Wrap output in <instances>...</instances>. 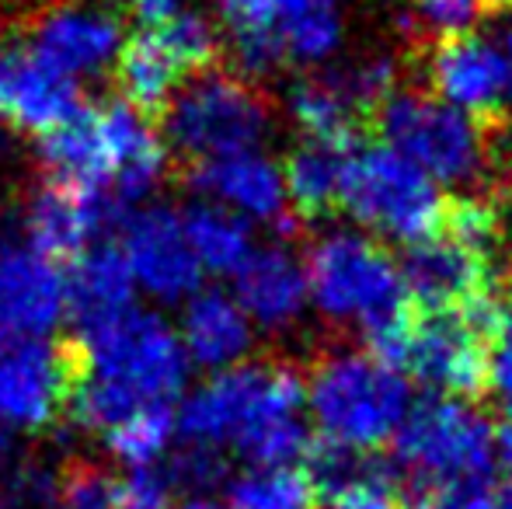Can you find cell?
Listing matches in <instances>:
<instances>
[{
    "instance_id": "1",
    "label": "cell",
    "mask_w": 512,
    "mask_h": 509,
    "mask_svg": "<svg viewBox=\"0 0 512 509\" xmlns=\"http://www.w3.org/2000/svg\"><path fill=\"white\" fill-rule=\"evenodd\" d=\"M307 384L290 363H237L203 381L178 408L185 443L234 447L251 468H290L310 450Z\"/></svg>"
},
{
    "instance_id": "2",
    "label": "cell",
    "mask_w": 512,
    "mask_h": 509,
    "mask_svg": "<svg viewBox=\"0 0 512 509\" xmlns=\"http://www.w3.org/2000/svg\"><path fill=\"white\" fill-rule=\"evenodd\" d=\"M84 353L81 377L67 401V419L84 433H108L129 412L157 401H175L189 381V356L178 332L154 311H133L91 339H77Z\"/></svg>"
},
{
    "instance_id": "3",
    "label": "cell",
    "mask_w": 512,
    "mask_h": 509,
    "mask_svg": "<svg viewBox=\"0 0 512 509\" xmlns=\"http://www.w3.org/2000/svg\"><path fill=\"white\" fill-rule=\"evenodd\" d=\"M310 304L324 321L356 328L377 360L398 367L411 332L401 269L384 245L356 231H331L307 252Z\"/></svg>"
},
{
    "instance_id": "4",
    "label": "cell",
    "mask_w": 512,
    "mask_h": 509,
    "mask_svg": "<svg viewBox=\"0 0 512 509\" xmlns=\"http://www.w3.org/2000/svg\"><path fill=\"white\" fill-rule=\"evenodd\" d=\"M307 408L324 443L377 454L411 408L408 381L373 353H331L307 381Z\"/></svg>"
},
{
    "instance_id": "5",
    "label": "cell",
    "mask_w": 512,
    "mask_h": 509,
    "mask_svg": "<svg viewBox=\"0 0 512 509\" xmlns=\"http://www.w3.org/2000/svg\"><path fill=\"white\" fill-rule=\"evenodd\" d=\"M227 28L234 70L269 77L283 67H317L342 46V0H213Z\"/></svg>"
},
{
    "instance_id": "6",
    "label": "cell",
    "mask_w": 512,
    "mask_h": 509,
    "mask_svg": "<svg viewBox=\"0 0 512 509\" xmlns=\"http://www.w3.org/2000/svg\"><path fill=\"white\" fill-rule=\"evenodd\" d=\"M272 129V109L262 91L241 74L203 70L164 109V140L189 164L255 150Z\"/></svg>"
},
{
    "instance_id": "7",
    "label": "cell",
    "mask_w": 512,
    "mask_h": 509,
    "mask_svg": "<svg viewBox=\"0 0 512 509\" xmlns=\"http://www.w3.org/2000/svg\"><path fill=\"white\" fill-rule=\"evenodd\" d=\"M380 136L436 185H471L488 168L485 123L432 91L398 88L377 116Z\"/></svg>"
},
{
    "instance_id": "8",
    "label": "cell",
    "mask_w": 512,
    "mask_h": 509,
    "mask_svg": "<svg viewBox=\"0 0 512 509\" xmlns=\"http://www.w3.org/2000/svg\"><path fill=\"white\" fill-rule=\"evenodd\" d=\"M394 468L415 485L488 482L495 468V426L481 408L460 398H425L408 408L391 440Z\"/></svg>"
},
{
    "instance_id": "9",
    "label": "cell",
    "mask_w": 512,
    "mask_h": 509,
    "mask_svg": "<svg viewBox=\"0 0 512 509\" xmlns=\"http://www.w3.org/2000/svg\"><path fill=\"white\" fill-rule=\"evenodd\" d=\"M443 203L439 185L387 143L349 154L342 210L373 234L415 245L439 227Z\"/></svg>"
},
{
    "instance_id": "10",
    "label": "cell",
    "mask_w": 512,
    "mask_h": 509,
    "mask_svg": "<svg viewBox=\"0 0 512 509\" xmlns=\"http://www.w3.org/2000/svg\"><path fill=\"white\" fill-rule=\"evenodd\" d=\"M398 91V63L391 56L335 63L300 77L290 88L286 109L307 133V140L352 147L366 116H377L380 105Z\"/></svg>"
},
{
    "instance_id": "11",
    "label": "cell",
    "mask_w": 512,
    "mask_h": 509,
    "mask_svg": "<svg viewBox=\"0 0 512 509\" xmlns=\"http://www.w3.org/2000/svg\"><path fill=\"white\" fill-rule=\"evenodd\" d=\"M84 353L46 335H0V419L11 429L42 433L67 415Z\"/></svg>"
},
{
    "instance_id": "12",
    "label": "cell",
    "mask_w": 512,
    "mask_h": 509,
    "mask_svg": "<svg viewBox=\"0 0 512 509\" xmlns=\"http://www.w3.org/2000/svg\"><path fill=\"white\" fill-rule=\"evenodd\" d=\"M488 346L460 311H425V318H411L398 367L443 398L471 401L488 391Z\"/></svg>"
},
{
    "instance_id": "13",
    "label": "cell",
    "mask_w": 512,
    "mask_h": 509,
    "mask_svg": "<svg viewBox=\"0 0 512 509\" xmlns=\"http://www.w3.org/2000/svg\"><path fill=\"white\" fill-rule=\"evenodd\" d=\"M67 314V272L21 234L0 224V335H49Z\"/></svg>"
},
{
    "instance_id": "14",
    "label": "cell",
    "mask_w": 512,
    "mask_h": 509,
    "mask_svg": "<svg viewBox=\"0 0 512 509\" xmlns=\"http://www.w3.org/2000/svg\"><path fill=\"white\" fill-rule=\"evenodd\" d=\"M122 206L105 189H81L46 178L28 192L21 206V234L49 258L74 262L91 245H102L105 231L119 224Z\"/></svg>"
},
{
    "instance_id": "15",
    "label": "cell",
    "mask_w": 512,
    "mask_h": 509,
    "mask_svg": "<svg viewBox=\"0 0 512 509\" xmlns=\"http://www.w3.org/2000/svg\"><path fill=\"white\" fill-rule=\"evenodd\" d=\"M122 255L133 283L161 304H182L203 283V265L185 238L182 213L171 206H147L122 220Z\"/></svg>"
},
{
    "instance_id": "16",
    "label": "cell",
    "mask_w": 512,
    "mask_h": 509,
    "mask_svg": "<svg viewBox=\"0 0 512 509\" xmlns=\"http://www.w3.org/2000/svg\"><path fill=\"white\" fill-rule=\"evenodd\" d=\"M25 49L74 81L102 77L122 49V18L102 4L60 0L32 18Z\"/></svg>"
},
{
    "instance_id": "17",
    "label": "cell",
    "mask_w": 512,
    "mask_h": 509,
    "mask_svg": "<svg viewBox=\"0 0 512 509\" xmlns=\"http://www.w3.org/2000/svg\"><path fill=\"white\" fill-rule=\"evenodd\" d=\"M185 182L199 196V203L223 206L248 224L251 220L272 224L279 234L293 231L283 168L262 150H241V154L213 157V161H196L189 164Z\"/></svg>"
},
{
    "instance_id": "18",
    "label": "cell",
    "mask_w": 512,
    "mask_h": 509,
    "mask_svg": "<svg viewBox=\"0 0 512 509\" xmlns=\"http://www.w3.org/2000/svg\"><path fill=\"white\" fill-rule=\"evenodd\" d=\"M429 88L446 105L474 119H495L512 102V70L495 42L481 35H453L429 49Z\"/></svg>"
},
{
    "instance_id": "19",
    "label": "cell",
    "mask_w": 512,
    "mask_h": 509,
    "mask_svg": "<svg viewBox=\"0 0 512 509\" xmlns=\"http://www.w3.org/2000/svg\"><path fill=\"white\" fill-rule=\"evenodd\" d=\"M398 269L405 293L425 311H464L474 300L499 293L495 258L471 252L443 231H432L429 238L408 245Z\"/></svg>"
},
{
    "instance_id": "20",
    "label": "cell",
    "mask_w": 512,
    "mask_h": 509,
    "mask_svg": "<svg viewBox=\"0 0 512 509\" xmlns=\"http://www.w3.org/2000/svg\"><path fill=\"white\" fill-rule=\"evenodd\" d=\"M84 109L81 84L42 63L25 46L14 49L0 63V116L18 133L46 136Z\"/></svg>"
},
{
    "instance_id": "21",
    "label": "cell",
    "mask_w": 512,
    "mask_h": 509,
    "mask_svg": "<svg viewBox=\"0 0 512 509\" xmlns=\"http://www.w3.org/2000/svg\"><path fill=\"white\" fill-rule=\"evenodd\" d=\"M98 119L108 150V192L119 206L140 203L161 185L168 171V147L150 126V116L122 98L98 105Z\"/></svg>"
},
{
    "instance_id": "22",
    "label": "cell",
    "mask_w": 512,
    "mask_h": 509,
    "mask_svg": "<svg viewBox=\"0 0 512 509\" xmlns=\"http://www.w3.org/2000/svg\"><path fill=\"white\" fill-rule=\"evenodd\" d=\"M307 475L321 509H405L398 468L377 454H359L335 443H310Z\"/></svg>"
},
{
    "instance_id": "23",
    "label": "cell",
    "mask_w": 512,
    "mask_h": 509,
    "mask_svg": "<svg viewBox=\"0 0 512 509\" xmlns=\"http://www.w3.org/2000/svg\"><path fill=\"white\" fill-rule=\"evenodd\" d=\"M234 300L251 325L265 332H290L310 304L307 269L286 245H265L234 272Z\"/></svg>"
},
{
    "instance_id": "24",
    "label": "cell",
    "mask_w": 512,
    "mask_h": 509,
    "mask_svg": "<svg viewBox=\"0 0 512 509\" xmlns=\"http://www.w3.org/2000/svg\"><path fill=\"white\" fill-rule=\"evenodd\" d=\"M136 283L119 245H91L70 262L67 272V314L77 325V339L105 332L133 311Z\"/></svg>"
},
{
    "instance_id": "25",
    "label": "cell",
    "mask_w": 512,
    "mask_h": 509,
    "mask_svg": "<svg viewBox=\"0 0 512 509\" xmlns=\"http://www.w3.org/2000/svg\"><path fill=\"white\" fill-rule=\"evenodd\" d=\"M178 339H182L189 363L209 374H220V370L244 363V356L255 346V325L230 293L199 290L185 300Z\"/></svg>"
},
{
    "instance_id": "26",
    "label": "cell",
    "mask_w": 512,
    "mask_h": 509,
    "mask_svg": "<svg viewBox=\"0 0 512 509\" xmlns=\"http://www.w3.org/2000/svg\"><path fill=\"white\" fill-rule=\"evenodd\" d=\"M185 81L182 63L171 56L164 39L154 28H143L129 42H122L115 56V84L122 91V102H129L143 116L164 112L178 95Z\"/></svg>"
},
{
    "instance_id": "27",
    "label": "cell",
    "mask_w": 512,
    "mask_h": 509,
    "mask_svg": "<svg viewBox=\"0 0 512 509\" xmlns=\"http://www.w3.org/2000/svg\"><path fill=\"white\" fill-rule=\"evenodd\" d=\"M39 157L46 164L49 178L81 189H105L108 192V150L98 105H84L74 119L56 126L39 140ZM112 196V192H108Z\"/></svg>"
},
{
    "instance_id": "28",
    "label": "cell",
    "mask_w": 512,
    "mask_h": 509,
    "mask_svg": "<svg viewBox=\"0 0 512 509\" xmlns=\"http://www.w3.org/2000/svg\"><path fill=\"white\" fill-rule=\"evenodd\" d=\"M352 147L307 140L283 164L286 199L304 220H321L342 206L345 171H349Z\"/></svg>"
},
{
    "instance_id": "29",
    "label": "cell",
    "mask_w": 512,
    "mask_h": 509,
    "mask_svg": "<svg viewBox=\"0 0 512 509\" xmlns=\"http://www.w3.org/2000/svg\"><path fill=\"white\" fill-rule=\"evenodd\" d=\"M182 224H185V238H189L203 272L234 276V272L248 262V255L255 252L248 220L223 210V206H213V203L189 206V210L182 213Z\"/></svg>"
},
{
    "instance_id": "30",
    "label": "cell",
    "mask_w": 512,
    "mask_h": 509,
    "mask_svg": "<svg viewBox=\"0 0 512 509\" xmlns=\"http://www.w3.org/2000/svg\"><path fill=\"white\" fill-rule=\"evenodd\" d=\"M175 436H178L175 405L157 401V405H143L136 412H129L126 419L108 429L102 440L112 450V457H119L129 468H154V461L168 457Z\"/></svg>"
},
{
    "instance_id": "31",
    "label": "cell",
    "mask_w": 512,
    "mask_h": 509,
    "mask_svg": "<svg viewBox=\"0 0 512 509\" xmlns=\"http://www.w3.org/2000/svg\"><path fill=\"white\" fill-rule=\"evenodd\" d=\"M227 509H317V492L297 464L248 468L227 478Z\"/></svg>"
},
{
    "instance_id": "32",
    "label": "cell",
    "mask_w": 512,
    "mask_h": 509,
    "mask_svg": "<svg viewBox=\"0 0 512 509\" xmlns=\"http://www.w3.org/2000/svg\"><path fill=\"white\" fill-rule=\"evenodd\" d=\"M436 231L450 234L471 252L485 258H499L502 234H506V220H502V206L485 196H460L446 199L443 217H439Z\"/></svg>"
},
{
    "instance_id": "33",
    "label": "cell",
    "mask_w": 512,
    "mask_h": 509,
    "mask_svg": "<svg viewBox=\"0 0 512 509\" xmlns=\"http://www.w3.org/2000/svg\"><path fill=\"white\" fill-rule=\"evenodd\" d=\"M164 39V46L171 49L178 63H182L185 74H203L213 70V60L220 53V32L206 14L196 11H182L178 18H171L168 25L154 28Z\"/></svg>"
},
{
    "instance_id": "34",
    "label": "cell",
    "mask_w": 512,
    "mask_h": 509,
    "mask_svg": "<svg viewBox=\"0 0 512 509\" xmlns=\"http://www.w3.org/2000/svg\"><path fill=\"white\" fill-rule=\"evenodd\" d=\"M164 478L175 492L189 499H203L213 489L227 482V457L216 447H203V443H185L182 450L168 457L164 464Z\"/></svg>"
},
{
    "instance_id": "35",
    "label": "cell",
    "mask_w": 512,
    "mask_h": 509,
    "mask_svg": "<svg viewBox=\"0 0 512 509\" xmlns=\"http://www.w3.org/2000/svg\"><path fill=\"white\" fill-rule=\"evenodd\" d=\"M495 11L492 0H408L405 21L411 32H429L432 39L471 35V28Z\"/></svg>"
},
{
    "instance_id": "36",
    "label": "cell",
    "mask_w": 512,
    "mask_h": 509,
    "mask_svg": "<svg viewBox=\"0 0 512 509\" xmlns=\"http://www.w3.org/2000/svg\"><path fill=\"white\" fill-rule=\"evenodd\" d=\"M60 496L67 509H115L119 478L88 461H74L60 471Z\"/></svg>"
},
{
    "instance_id": "37",
    "label": "cell",
    "mask_w": 512,
    "mask_h": 509,
    "mask_svg": "<svg viewBox=\"0 0 512 509\" xmlns=\"http://www.w3.org/2000/svg\"><path fill=\"white\" fill-rule=\"evenodd\" d=\"M405 509H492V489L488 482L415 485V496Z\"/></svg>"
},
{
    "instance_id": "38",
    "label": "cell",
    "mask_w": 512,
    "mask_h": 509,
    "mask_svg": "<svg viewBox=\"0 0 512 509\" xmlns=\"http://www.w3.org/2000/svg\"><path fill=\"white\" fill-rule=\"evenodd\" d=\"M171 496L175 489L161 468H133L126 478H119L115 509H171Z\"/></svg>"
},
{
    "instance_id": "39",
    "label": "cell",
    "mask_w": 512,
    "mask_h": 509,
    "mask_svg": "<svg viewBox=\"0 0 512 509\" xmlns=\"http://www.w3.org/2000/svg\"><path fill=\"white\" fill-rule=\"evenodd\" d=\"M7 492H11V503L18 506H35V509H46L56 503L60 496V475L49 471L46 464H18L7 478Z\"/></svg>"
},
{
    "instance_id": "40",
    "label": "cell",
    "mask_w": 512,
    "mask_h": 509,
    "mask_svg": "<svg viewBox=\"0 0 512 509\" xmlns=\"http://www.w3.org/2000/svg\"><path fill=\"white\" fill-rule=\"evenodd\" d=\"M488 387L512 401V304L502 314V325L488 346Z\"/></svg>"
},
{
    "instance_id": "41",
    "label": "cell",
    "mask_w": 512,
    "mask_h": 509,
    "mask_svg": "<svg viewBox=\"0 0 512 509\" xmlns=\"http://www.w3.org/2000/svg\"><path fill=\"white\" fill-rule=\"evenodd\" d=\"M129 18H136L143 28H161L171 18L185 11V0H122Z\"/></svg>"
},
{
    "instance_id": "42",
    "label": "cell",
    "mask_w": 512,
    "mask_h": 509,
    "mask_svg": "<svg viewBox=\"0 0 512 509\" xmlns=\"http://www.w3.org/2000/svg\"><path fill=\"white\" fill-rule=\"evenodd\" d=\"M495 454L502 457V464H506V471L512 475V408L506 412V419H502L499 433H495Z\"/></svg>"
},
{
    "instance_id": "43",
    "label": "cell",
    "mask_w": 512,
    "mask_h": 509,
    "mask_svg": "<svg viewBox=\"0 0 512 509\" xmlns=\"http://www.w3.org/2000/svg\"><path fill=\"white\" fill-rule=\"evenodd\" d=\"M11 454H14V429L0 419V468L11 461Z\"/></svg>"
},
{
    "instance_id": "44",
    "label": "cell",
    "mask_w": 512,
    "mask_h": 509,
    "mask_svg": "<svg viewBox=\"0 0 512 509\" xmlns=\"http://www.w3.org/2000/svg\"><path fill=\"white\" fill-rule=\"evenodd\" d=\"M492 509H512V482L492 492Z\"/></svg>"
},
{
    "instance_id": "45",
    "label": "cell",
    "mask_w": 512,
    "mask_h": 509,
    "mask_svg": "<svg viewBox=\"0 0 512 509\" xmlns=\"http://www.w3.org/2000/svg\"><path fill=\"white\" fill-rule=\"evenodd\" d=\"M178 509H227V506L216 503L213 496H203V499H185V503L178 506Z\"/></svg>"
},
{
    "instance_id": "46",
    "label": "cell",
    "mask_w": 512,
    "mask_h": 509,
    "mask_svg": "<svg viewBox=\"0 0 512 509\" xmlns=\"http://www.w3.org/2000/svg\"><path fill=\"white\" fill-rule=\"evenodd\" d=\"M502 56H506V63H509V70H512V28H509V32L506 35H502Z\"/></svg>"
},
{
    "instance_id": "47",
    "label": "cell",
    "mask_w": 512,
    "mask_h": 509,
    "mask_svg": "<svg viewBox=\"0 0 512 509\" xmlns=\"http://www.w3.org/2000/svg\"><path fill=\"white\" fill-rule=\"evenodd\" d=\"M492 7H512V0H492Z\"/></svg>"
},
{
    "instance_id": "48",
    "label": "cell",
    "mask_w": 512,
    "mask_h": 509,
    "mask_svg": "<svg viewBox=\"0 0 512 509\" xmlns=\"http://www.w3.org/2000/svg\"><path fill=\"white\" fill-rule=\"evenodd\" d=\"M46 509H67V506H63V503H53V506H46Z\"/></svg>"
},
{
    "instance_id": "49",
    "label": "cell",
    "mask_w": 512,
    "mask_h": 509,
    "mask_svg": "<svg viewBox=\"0 0 512 509\" xmlns=\"http://www.w3.org/2000/svg\"><path fill=\"white\" fill-rule=\"evenodd\" d=\"M0 509H7V503H4V499H0Z\"/></svg>"
},
{
    "instance_id": "50",
    "label": "cell",
    "mask_w": 512,
    "mask_h": 509,
    "mask_svg": "<svg viewBox=\"0 0 512 509\" xmlns=\"http://www.w3.org/2000/svg\"><path fill=\"white\" fill-rule=\"evenodd\" d=\"M509 304H512V286H509Z\"/></svg>"
},
{
    "instance_id": "51",
    "label": "cell",
    "mask_w": 512,
    "mask_h": 509,
    "mask_svg": "<svg viewBox=\"0 0 512 509\" xmlns=\"http://www.w3.org/2000/svg\"><path fill=\"white\" fill-rule=\"evenodd\" d=\"M0 25H4V14H0Z\"/></svg>"
},
{
    "instance_id": "52",
    "label": "cell",
    "mask_w": 512,
    "mask_h": 509,
    "mask_svg": "<svg viewBox=\"0 0 512 509\" xmlns=\"http://www.w3.org/2000/svg\"><path fill=\"white\" fill-rule=\"evenodd\" d=\"M0 63H4V56H0Z\"/></svg>"
}]
</instances>
